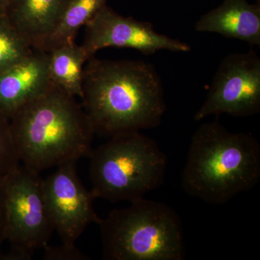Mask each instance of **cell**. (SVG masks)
<instances>
[{"label": "cell", "instance_id": "obj_20", "mask_svg": "<svg viewBox=\"0 0 260 260\" xmlns=\"http://www.w3.org/2000/svg\"><path fill=\"white\" fill-rule=\"evenodd\" d=\"M258 2V3H260V0H256Z\"/></svg>", "mask_w": 260, "mask_h": 260}, {"label": "cell", "instance_id": "obj_18", "mask_svg": "<svg viewBox=\"0 0 260 260\" xmlns=\"http://www.w3.org/2000/svg\"><path fill=\"white\" fill-rule=\"evenodd\" d=\"M5 179H0V259H3V254L2 252V246L5 241Z\"/></svg>", "mask_w": 260, "mask_h": 260}, {"label": "cell", "instance_id": "obj_3", "mask_svg": "<svg viewBox=\"0 0 260 260\" xmlns=\"http://www.w3.org/2000/svg\"><path fill=\"white\" fill-rule=\"evenodd\" d=\"M259 180L260 145L254 136L232 133L217 121L196 129L181 173L186 194L224 204Z\"/></svg>", "mask_w": 260, "mask_h": 260}, {"label": "cell", "instance_id": "obj_6", "mask_svg": "<svg viewBox=\"0 0 260 260\" xmlns=\"http://www.w3.org/2000/svg\"><path fill=\"white\" fill-rule=\"evenodd\" d=\"M40 173L20 165L5 181V241L3 259L30 260L49 244L54 229L44 199Z\"/></svg>", "mask_w": 260, "mask_h": 260}, {"label": "cell", "instance_id": "obj_8", "mask_svg": "<svg viewBox=\"0 0 260 260\" xmlns=\"http://www.w3.org/2000/svg\"><path fill=\"white\" fill-rule=\"evenodd\" d=\"M85 26L82 46L89 59L98 51L108 47L133 49L145 55H153L160 50H191L186 43L155 31L150 22L122 16L107 5L103 7Z\"/></svg>", "mask_w": 260, "mask_h": 260}, {"label": "cell", "instance_id": "obj_11", "mask_svg": "<svg viewBox=\"0 0 260 260\" xmlns=\"http://www.w3.org/2000/svg\"><path fill=\"white\" fill-rule=\"evenodd\" d=\"M70 0H11L3 13L34 49L42 50Z\"/></svg>", "mask_w": 260, "mask_h": 260}, {"label": "cell", "instance_id": "obj_5", "mask_svg": "<svg viewBox=\"0 0 260 260\" xmlns=\"http://www.w3.org/2000/svg\"><path fill=\"white\" fill-rule=\"evenodd\" d=\"M89 158L95 198L130 203L158 189L165 179L167 155L140 131L113 135L92 150Z\"/></svg>", "mask_w": 260, "mask_h": 260}, {"label": "cell", "instance_id": "obj_10", "mask_svg": "<svg viewBox=\"0 0 260 260\" xmlns=\"http://www.w3.org/2000/svg\"><path fill=\"white\" fill-rule=\"evenodd\" d=\"M49 54L34 49L23 60L0 72V111L10 116L51 85Z\"/></svg>", "mask_w": 260, "mask_h": 260}, {"label": "cell", "instance_id": "obj_12", "mask_svg": "<svg viewBox=\"0 0 260 260\" xmlns=\"http://www.w3.org/2000/svg\"><path fill=\"white\" fill-rule=\"evenodd\" d=\"M198 32H215L251 46L260 45V4L247 0H224L218 8L200 17Z\"/></svg>", "mask_w": 260, "mask_h": 260}, {"label": "cell", "instance_id": "obj_9", "mask_svg": "<svg viewBox=\"0 0 260 260\" xmlns=\"http://www.w3.org/2000/svg\"><path fill=\"white\" fill-rule=\"evenodd\" d=\"M77 162L56 167V170L43 181L44 199L54 231L61 243L75 245V242L92 223H99L93 208L94 198L80 181Z\"/></svg>", "mask_w": 260, "mask_h": 260}, {"label": "cell", "instance_id": "obj_13", "mask_svg": "<svg viewBox=\"0 0 260 260\" xmlns=\"http://www.w3.org/2000/svg\"><path fill=\"white\" fill-rule=\"evenodd\" d=\"M51 83L74 97H82L84 66L89 60L83 46L67 43L48 52Z\"/></svg>", "mask_w": 260, "mask_h": 260}, {"label": "cell", "instance_id": "obj_17", "mask_svg": "<svg viewBox=\"0 0 260 260\" xmlns=\"http://www.w3.org/2000/svg\"><path fill=\"white\" fill-rule=\"evenodd\" d=\"M44 250V260H88L89 256L82 252L75 245L51 246L49 244L42 248Z\"/></svg>", "mask_w": 260, "mask_h": 260}, {"label": "cell", "instance_id": "obj_16", "mask_svg": "<svg viewBox=\"0 0 260 260\" xmlns=\"http://www.w3.org/2000/svg\"><path fill=\"white\" fill-rule=\"evenodd\" d=\"M20 165L10 117L0 111V179L8 177Z\"/></svg>", "mask_w": 260, "mask_h": 260}, {"label": "cell", "instance_id": "obj_1", "mask_svg": "<svg viewBox=\"0 0 260 260\" xmlns=\"http://www.w3.org/2000/svg\"><path fill=\"white\" fill-rule=\"evenodd\" d=\"M81 99L95 134L109 137L156 127L167 110L158 70L142 60L90 58Z\"/></svg>", "mask_w": 260, "mask_h": 260}, {"label": "cell", "instance_id": "obj_4", "mask_svg": "<svg viewBox=\"0 0 260 260\" xmlns=\"http://www.w3.org/2000/svg\"><path fill=\"white\" fill-rule=\"evenodd\" d=\"M103 259L182 260L185 243L182 222L172 207L145 199L112 210L98 223Z\"/></svg>", "mask_w": 260, "mask_h": 260}, {"label": "cell", "instance_id": "obj_15", "mask_svg": "<svg viewBox=\"0 0 260 260\" xmlns=\"http://www.w3.org/2000/svg\"><path fill=\"white\" fill-rule=\"evenodd\" d=\"M34 50L12 26L3 13L0 17V72L23 60Z\"/></svg>", "mask_w": 260, "mask_h": 260}, {"label": "cell", "instance_id": "obj_2", "mask_svg": "<svg viewBox=\"0 0 260 260\" xmlns=\"http://www.w3.org/2000/svg\"><path fill=\"white\" fill-rule=\"evenodd\" d=\"M10 124L20 164L34 172L77 162L93 150L95 133L83 107L52 83L15 111Z\"/></svg>", "mask_w": 260, "mask_h": 260}, {"label": "cell", "instance_id": "obj_19", "mask_svg": "<svg viewBox=\"0 0 260 260\" xmlns=\"http://www.w3.org/2000/svg\"><path fill=\"white\" fill-rule=\"evenodd\" d=\"M10 2L11 0H0V10H2L3 13L10 4Z\"/></svg>", "mask_w": 260, "mask_h": 260}, {"label": "cell", "instance_id": "obj_14", "mask_svg": "<svg viewBox=\"0 0 260 260\" xmlns=\"http://www.w3.org/2000/svg\"><path fill=\"white\" fill-rule=\"evenodd\" d=\"M107 1L70 0L60 21L44 44L42 51L49 52L67 43L75 42V36L80 28L107 5Z\"/></svg>", "mask_w": 260, "mask_h": 260}, {"label": "cell", "instance_id": "obj_7", "mask_svg": "<svg viewBox=\"0 0 260 260\" xmlns=\"http://www.w3.org/2000/svg\"><path fill=\"white\" fill-rule=\"evenodd\" d=\"M260 112V57L254 51L231 54L214 75L195 121L226 114L247 117Z\"/></svg>", "mask_w": 260, "mask_h": 260}]
</instances>
